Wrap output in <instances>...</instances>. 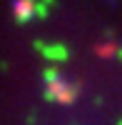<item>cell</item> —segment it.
Wrapping results in <instances>:
<instances>
[{
	"instance_id": "cell-1",
	"label": "cell",
	"mask_w": 122,
	"mask_h": 125,
	"mask_svg": "<svg viewBox=\"0 0 122 125\" xmlns=\"http://www.w3.org/2000/svg\"><path fill=\"white\" fill-rule=\"evenodd\" d=\"M80 93V83H65V80H52L47 83L45 100L50 103H62V105H72Z\"/></svg>"
},
{
	"instance_id": "cell-6",
	"label": "cell",
	"mask_w": 122,
	"mask_h": 125,
	"mask_svg": "<svg viewBox=\"0 0 122 125\" xmlns=\"http://www.w3.org/2000/svg\"><path fill=\"white\" fill-rule=\"evenodd\" d=\"M117 125H122V120H120V123H117Z\"/></svg>"
},
{
	"instance_id": "cell-5",
	"label": "cell",
	"mask_w": 122,
	"mask_h": 125,
	"mask_svg": "<svg viewBox=\"0 0 122 125\" xmlns=\"http://www.w3.org/2000/svg\"><path fill=\"white\" fill-rule=\"evenodd\" d=\"M52 80H60V70L50 68V70H45V83H52Z\"/></svg>"
},
{
	"instance_id": "cell-2",
	"label": "cell",
	"mask_w": 122,
	"mask_h": 125,
	"mask_svg": "<svg viewBox=\"0 0 122 125\" xmlns=\"http://www.w3.org/2000/svg\"><path fill=\"white\" fill-rule=\"evenodd\" d=\"M33 5H35V0H15L13 3V15L17 23H27L33 18Z\"/></svg>"
},
{
	"instance_id": "cell-4",
	"label": "cell",
	"mask_w": 122,
	"mask_h": 125,
	"mask_svg": "<svg viewBox=\"0 0 122 125\" xmlns=\"http://www.w3.org/2000/svg\"><path fill=\"white\" fill-rule=\"evenodd\" d=\"M115 53H117V48H115V45H102V48H97V55H102V58L115 55Z\"/></svg>"
},
{
	"instance_id": "cell-3",
	"label": "cell",
	"mask_w": 122,
	"mask_h": 125,
	"mask_svg": "<svg viewBox=\"0 0 122 125\" xmlns=\"http://www.w3.org/2000/svg\"><path fill=\"white\" fill-rule=\"evenodd\" d=\"M43 53H45L47 60H57V62H60V60H67V48H65V45H60V43L43 48Z\"/></svg>"
}]
</instances>
